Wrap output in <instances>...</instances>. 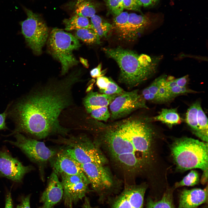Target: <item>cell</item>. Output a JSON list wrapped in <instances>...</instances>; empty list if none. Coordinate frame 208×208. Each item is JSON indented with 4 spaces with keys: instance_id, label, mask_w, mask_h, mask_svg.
I'll return each instance as SVG.
<instances>
[{
    "instance_id": "1",
    "label": "cell",
    "mask_w": 208,
    "mask_h": 208,
    "mask_svg": "<svg viewBox=\"0 0 208 208\" xmlns=\"http://www.w3.org/2000/svg\"><path fill=\"white\" fill-rule=\"evenodd\" d=\"M81 74L76 70L61 79H51L11 103L8 116L15 127L9 135L23 133L42 139L54 133L66 134L69 129L60 125V117L74 104L72 89Z\"/></svg>"
},
{
    "instance_id": "2",
    "label": "cell",
    "mask_w": 208,
    "mask_h": 208,
    "mask_svg": "<svg viewBox=\"0 0 208 208\" xmlns=\"http://www.w3.org/2000/svg\"><path fill=\"white\" fill-rule=\"evenodd\" d=\"M151 118H130L95 128V141L126 183L148 169L153 158L155 131Z\"/></svg>"
},
{
    "instance_id": "3",
    "label": "cell",
    "mask_w": 208,
    "mask_h": 208,
    "mask_svg": "<svg viewBox=\"0 0 208 208\" xmlns=\"http://www.w3.org/2000/svg\"><path fill=\"white\" fill-rule=\"evenodd\" d=\"M102 49L118 66L120 70L119 82L129 88L138 86L153 76L162 58V56L151 57L145 54H139L120 46Z\"/></svg>"
},
{
    "instance_id": "4",
    "label": "cell",
    "mask_w": 208,
    "mask_h": 208,
    "mask_svg": "<svg viewBox=\"0 0 208 208\" xmlns=\"http://www.w3.org/2000/svg\"><path fill=\"white\" fill-rule=\"evenodd\" d=\"M171 154L177 168L181 171L199 168L203 171L201 182L207 181L208 144L191 138L176 139L170 146Z\"/></svg>"
},
{
    "instance_id": "5",
    "label": "cell",
    "mask_w": 208,
    "mask_h": 208,
    "mask_svg": "<svg viewBox=\"0 0 208 208\" xmlns=\"http://www.w3.org/2000/svg\"><path fill=\"white\" fill-rule=\"evenodd\" d=\"M80 165L90 185L99 196L100 202L107 201L121 191L122 181L113 175L106 165L93 163Z\"/></svg>"
},
{
    "instance_id": "6",
    "label": "cell",
    "mask_w": 208,
    "mask_h": 208,
    "mask_svg": "<svg viewBox=\"0 0 208 208\" xmlns=\"http://www.w3.org/2000/svg\"><path fill=\"white\" fill-rule=\"evenodd\" d=\"M49 53L61 65V74L64 75L72 67L78 64L73 52L81 44L77 39L71 34L57 28H53L47 39Z\"/></svg>"
},
{
    "instance_id": "7",
    "label": "cell",
    "mask_w": 208,
    "mask_h": 208,
    "mask_svg": "<svg viewBox=\"0 0 208 208\" xmlns=\"http://www.w3.org/2000/svg\"><path fill=\"white\" fill-rule=\"evenodd\" d=\"M67 145L62 151L80 164L93 163L107 165L108 160L94 141L86 136L74 137L67 141Z\"/></svg>"
},
{
    "instance_id": "8",
    "label": "cell",
    "mask_w": 208,
    "mask_h": 208,
    "mask_svg": "<svg viewBox=\"0 0 208 208\" xmlns=\"http://www.w3.org/2000/svg\"><path fill=\"white\" fill-rule=\"evenodd\" d=\"M25 10L27 17L20 23L21 33L27 46L35 54L39 55L48 39V28L39 15L28 9Z\"/></svg>"
},
{
    "instance_id": "9",
    "label": "cell",
    "mask_w": 208,
    "mask_h": 208,
    "mask_svg": "<svg viewBox=\"0 0 208 208\" xmlns=\"http://www.w3.org/2000/svg\"><path fill=\"white\" fill-rule=\"evenodd\" d=\"M14 136L15 141H5L19 148L31 160L38 164L50 161L57 153L43 142L27 137L20 133H16Z\"/></svg>"
},
{
    "instance_id": "10",
    "label": "cell",
    "mask_w": 208,
    "mask_h": 208,
    "mask_svg": "<svg viewBox=\"0 0 208 208\" xmlns=\"http://www.w3.org/2000/svg\"><path fill=\"white\" fill-rule=\"evenodd\" d=\"M148 187L145 183L140 184L125 183L122 190L107 201L110 208H144L145 195Z\"/></svg>"
},
{
    "instance_id": "11",
    "label": "cell",
    "mask_w": 208,
    "mask_h": 208,
    "mask_svg": "<svg viewBox=\"0 0 208 208\" xmlns=\"http://www.w3.org/2000/svg\"><path fill=\"white\" fill-rule=\"evenodd\" d=\"M109 108L112 120L125 117L138 109H148L146 100L139 94L137 89L130 92L125 91L110 103Z\"/></svg>"
},
{
    "instance_id": "12",
    "label": "cell",
    "mask_w": 208,
    "mask_h": 208,
    "mask_svg": "<svg viewBox=\"0 0 208 208\" xmlns=\"http://www.w3.org/2000/svg\"><path fill=\"white\" fill-rule=\"evenodd\" d=\"M61 175L64 203L68 208H72L73 204H76L86 196L89 191V183L86 177L66 174Z\"/></svg>"
},
{
    "instance_id": "13",
    "label": "cell",
    "mask_w": 208,
    "mask_h": 208,
    "mask_svg": "<svg viewBox=\"0 0 208 208\" xmlns=\"http://www.w3.org/2000/svg\"><path fill=\"white\" fill-rule=\"evenodd\" d=\"M33 169L31 166L23 165L6 151L0 150V177L20 183L25 174Z\"/></svg>"
},
{
    "instance_id": "14",
    "label": "cell",
    "mask_w": 208,
    "mask_h": 208,
    "mask_svg": "<svg viewBox=\"0 0 208 208\" xmlns=\"http://www.w3.org/2000/svg\"><path fill=\"white\" fill-rule=\"evenodd\" d=\"M185 121L193 133L204 142L208 141V119L199 101L187 109Z\"/></svg>"
},
{
    "instance_id": "15",
    "label": "cell",
    "mask_w": 208,
    "mask_h": 208,
    "mask_svg": "<svg viewBox=\"0 0 208 208\" xmlns=\"http://www.w3.org/2000/svg\"><path fill=\"white\" fill-rule=\"evenodd\" d=\"M50 162L53 171L57 175L66 174L86 177L80 164L62 151L57 153Z\"/></svg>"
},
{
    "instance_id": "16",
    "label": "cell",
    "mask_w": 208,
    "mask_h": 208,
    "mask_svg": "<svg viewBox=\"0 0 208 208\" xmlns=\"http://www.w3.org/2000/svg\"><path fill=\"white\" fill-rule=\"evenodd\" d=\"M63 190L58 175L53 171L51 173L47 187L40 199L42 204L38 208H53L59 203L63 196Z\"/></svg>"
},
{
    "instance_id": "17",
    "label": "cell",
    "mask_w": 208,
    "mask_h": 208,
    "mask_svg": "<svg viewBox=\"0 0 208 208\" xmlns=\"http://www.w3.org/2000/svg\"><path fill=\"white\" fill-rule=\"evenodd\" d=\"M208 203V186L204 189H184L179 195L178 208H197Z\"/></svg>"
},
{
    "instance_id": "18",
    "label": "cell",
    "mask_w": 208,
    "mask_h": 208,
    "mask_svg": "<svg viewBox=\"0 0 208 208\" xmlns=\"http://www.w3.org/2000/svg\"><path fill=\"white\" fill-rule=\"evenodd\" d=\"M153 21L152 19L148 15H138L135 13L129 14L125 40L132 42L136 39L139 35Z\"/></svg>"
},
{
    "instance_id": "19",
    "label": "cell",
    "mask_w": 208,
    "mask_h": 208,
    "mask_svg": "<svg viewBox=\"0 0 208 208\" xmlns=\"http://www.w3.org/2000/svg\"><path fill=\"white\" fill-rule=\"evenodd\" d=\"M120 94H107L94 92L91 90L83 98V105L87 112L103 107H107Z\"/></svg>"
},
{
    "instance_id": "20",
    "label": "cell",
    "mask_w": 208,
    "mask_h": 208,
    "mask_svg": "<svg viewBox=\"0 0 208 208\" xmlns=\"http://www.w3.org/2000/svg\"><path fill=\"white\" fill-rule=\"evenodd\" d=\"M174 189V187L167 188L158 199L148 196L146 200V208H176L173 196Z\"/></svg>"
},
{
    "instance_id": "21",
    "label": "cell",
    "mask_w": 208,
    "mask_h": 208,
    "mask_svg": "<svg viewBox=\"0 0 208 208\" xmlns=\"http://www.w3.org/2000/svg\"><path fill=\"white\" fill-rule=\"evenodd\" d=\"M153 121H159L171 128L175 125L180 124L181 119L176 108L163 109L157 116L151 118Z\"/></svg>"
},
{
    "instance_id": "22",
    "label": "cell",
    "mask_w": 208,
    "mask_h": 208,
    "mask_svg": "<svg viewBox=\"0 0 208 208\" xmlns=\"http://www.w3.org/2000/svg\"><path fill=\"white\" fill-rule=\"evenodd\" d=\"M63 22L65 25V29L68 31L83 28L93 29L88 18L77 14H75L68 19H65Z\"/></svg>"
},
{
    "instance_id": "23",
    "label": "cell",
    "mask_w": 208,
    "mask_h": 208,
    "mask_svg": "<svg viewBox=\"0 0 208 208\" xmlns=\"http://www.w3.org/2000/svg\"><path fill=\"white\" fill-rule=\"evenodd\" d=\"M129 14L127 12H122L114 18L112 30L120 40H125Z\"/></svg>"
},
{
    "instance_id": "24",
    "label": "cell",
    "mask_w": 208,
    "mask_h": 208,
    "mask_svg": "<svg viewBox=\"0 0 208 208\" xmlns=\"http://www.w3.org/2000/svg\"><path fill=\"white\" fill-rule=\"evenodd\" d=\"M73 9L75 14L87 18H91L96 13L94 5L88 0H76Z\"/></svg>"
},
{
    "instance_id": "25",
    "label": "cell",
    "mask_w": 208,
    "mask_h": 208,
    "mask_svg": "<svg viewBox=\"0 0 208 208\" xmlns=\"http://www.w3.org/2000/svg\"><path fill=\"white\" fill-rule=\"evenodd\" d=\"M90 18L93 29L100 38L107 37L109 33L112 30V25L104 21L99 16L95 14Z\"/></svg>"
},
{
    "instance_id": "26",
    "label": "cell",
    "mask_w": 208,
    "mask_h": 208,
    "mask_svg": "<svg viewBox=\"0 0 208 208\" xmlns=\"http://www.w3.org/2000/svg\"><path fill=\"white\" fill-rule=\"evenodd\" d=\"M75 37L88 44H100L101 38L93 29L83 28L76 30Z\"/></svg>"
},
{
    "instance_id": "27",
    "label": "cell",
    "mask_w": 208,
    "mask_h": 208,
    "mask_svg": "<svg viewBox=\"0 0 208 208\" xmlns=\"http://www.w3.org/2000/svg\"><path fill=\"white\" fill-rule=\"evenodd\" d=\"M167 76L163 75L155 79L148 87L149 94L142 96L146 101L157 103V94L158 90L163 83L167 80Z\"/></svg>"
},
{
    "instance_id": "28",
    "label": "cell",
    "mask_w": 208,
    "mask_h": 208,
    "mask_svg": "<svg viewBox=\"0 0 208 208\" xmlns=\"http://www.w3.org/2000/svg\"><path fill=\"white\" fill-rule=\"evenodd\" d=\"M199 175L195 170H191L179 182L176 183L174 189L183 186H192L198 184L199 182Z\"/></svg>"
},
{
    "instance_id": "29",
    "label": "cell",
    "mask_w": 208,
    "mask_h": 208,
    "mask_svg": "<svg viewBox=\"0 0 208 208\" xmlns=\"http://www.w3.org/2000/svg\"><path fill=\"white\" fill-rule=\"evenodd\" d=\"M91 116L96 120L106 122L110 117V114L107 107H103L93 109L89 114Z\"/></svg>"
},
{
    "instance_id": "30",
    "label": "cell",
    "mask_w": 208,
    "mask_h": 208,
    "mask_svg": "<svg viewBox=\"0 0 208 208\" xmlns=\"http://www.w3.org/2000/svg\"><path fill=\"white\" fill-rule=\"evenodd\" d=\"M107 5L115 16L123 12V0H104Z\"/></svg>"
},
{
    "instance_id": "31",
    "label": "cell",
    "mask_w": 208,
    "mask_h": 208,
    "mask_svg": "<svg viewBox=\"0 0 208 208\" xmlns=\"http://www.w3.org/2000/svg\"><path fill=\"white\" fill-rule=\"evenodd\" d=\"M101 93L107 94H120L125 91L116 83L110 78V81L106 89L104 90H99Z\"/></svg>"
},
{
    "instance_id": "32",
    "label": "cell",
    "mask_w": 208,
    "mask_h": 208,
    "mask_svg": "<svg viewBox=\"0 0 208 208\" xmlns=\"http://www.w3.org/2000/svg\"><path fill=\"white\" fill-rule=\"evenodd\" d=\"M166 81L160 87L158 92L157 94V103L167 102L174 98L170 94L168 90L164 86Z\"/></svg>"
},
{
    "instance_id": "33",
    "label": "cell",
    "mask_w": 208,
    "mask_h": 208,
    "mask_svg": "<svg viewBox=\"0 0 208 208\" xmlns=\"http://www.w3.org/2000/svg\"><path fill=\"white\" fill-rule=\"evenodd\" d=\"M167 89L170 94L173 98L180 94L189 93L196 92V91L188 88L186 86L181 87L177 85L170 89Z\"/></svg>"
},
{
    "instance_id": "34",
    "label": "cell",
    "mask_w": 208,
    "mask_h": 208,
    "mask_svg": "<svg viewBox=\"0 0 208 208\" xmlns=\"http://www.w3.org/2000/svg\"><path fill=\"white\" fill-rule=\"evenodd\" d=\"M124 9L140 11L142 4L139 0H123Z\"/></svg>"
},
{
    "instance_id": "35",
    "label": "cell",
    "mask_w": 208,
    "mask_h": 208,
    "mask_svg": "<svg viewBox=\"0 0 208 208\" xmlns=\"http://www.w3.org/2000/svg\"><path fill=\"white\" fill-rule=\"evenodd\" d=\"M96 84L99 90H104L106 88L110 81V78L104 76L97 78Z\"/></svg>"
},
{
    "instance_id": "36",
    "label": "cell",
    "mask_w": 208,
    "mask_h": 208,
    "mask_svg": "<svg viewBox=\"0 0 208 208\" xmlns=\"http://www.w3.org/2000/svg\"><path fill=\"white\" fill-rule=\"evenodd\" d=\"M31 194L26 196H21L20 198V203L18 204L16 208H31L30 198Z\"/></svg>"
},
{
    "instance_id": "37",
    "label": "cell",
    "mask_w": 208,
    "mask_h": 208,
    "mask_svg": "<svg viewBox=\"0 0 208 208\" xmlns=\"http://www.w3.org/2000/svg\"><path fill=\"white\" fill-rule=\"evenodd\" d=\"M102 64L100 63L96 67L92 69L90 71V75L91 77L94 78L103 76L104 73L106 72L105 70L101 71Z\"/></svg>"
},
{
    "instance_id": "38",
    "label": "cell",
    "mask_w": 208,
    "mask_h": 208,
    "mask_svg": "<svg viewBox=\"0 0 208 208\" xmlns=\"http://www.w3.org/2000/svg\"><path fill=\"white\" fill-rule=\"evenodd\" d=\"M10 105V103L8 105L5 111L3 113L0 114V130L8 129L5 120L8 115V110Z\"/></svg>"
},
{
    "instance_id": "39",
    "label": "cell",
    "mask_w": 208,
    "mask_h": 208,
    "mask_svg": "<svg viewBox=\"0 0 208 208\" xmlns=\"http://www.w3.org/2000/svg\"><path fill=\"white\" fill-rule=\"evenodd\" d=\"M188 75L179 78L175 79L177 85L181 87L186 86L188 81Z\"/></svg>"
},
{
    "instance_id": "40",
    "label": "cell",
    "mask_w": 208,
    "mask_h": 208,
    "mask_svg": "<svg viewBox=\"0 0 208 208\" xmlns=\"http://www.w3.org/2000/svg\"><path fill=\"white\" fill-rule=\"evenodd\" d=\"M4 208H14L10 191L7 192L5 195V205Z\"/></svg>"
},
{
    "instance_id": "41",
    "label": "cell",
    "mask_w": 208,
    "mask_h": 208,
    "mask_svg": "<svg viewBox=\"0 0 208 208\" xmlns=\"http://www.w3.org/2000/svg\"><path fill=\"white\" fill-rule=\"evenodd\" d=\"M141 3L142 6L148 7L156 3L155 0H139Z\"/></svg>"
},
{
    "instance_id": "42",
    "label": "cell",
    "mask_w": 208,
    "mask_h": 208,
    "mask_svg": "<svg viewBox=\"0 0 208 208\" xmlns=\"http://www.w3.org/2000/svg\"><path fill=\"white\" fill-rule=\"evenodd\" d=\"M83 208H97L92 207L90 205L89 198L86 197H85L84 201L82 206Z\"/></svg>"
},
{
    "instance_id": "43",
    "label": "cell",
    "mask_w": 208,
    "mask_h": 208,
    "mask_svg": "<svg viewBox=\"0 0 208 208\" xmlns=\"http://www.w3.org/2000/svg\"><path fill=\"white\" fill-rule=\"evenodd\" d=\"M80 62L84 66L87 68H88L89 67V65L88 63V61L82 57L80 58Z\"/></svg>"
},
{
    "instance_id": "44",
    "label": "cell",
    "mask_w": 208,
    "mask_h": 208,
    "mask_svg": "<svg viewBox=\"0 0 208 208\" xmlns=\"http://www.w3.org/2000/svg\"><path fill=\"white\" fill-rule=\"evenodd\" d=\"M200 208H208V205L207 204H205L203 206L201 207Z\"/></svg>"
},
{
    "instance_id": "45",
    "label": "cell",
    "mask_w": 208,
    "mask_h": 208,
    "mask_svg": "<svg viewBox=\"0 0 208 208\" xmlns=\"http://www.w3.org/2000/svg\"><path fill=\"white\" fill-rule=\"evenodd\" d=\"M158 0H155V1H156V2H157V1H158Z\"/></svg>"
}]
</instances>
